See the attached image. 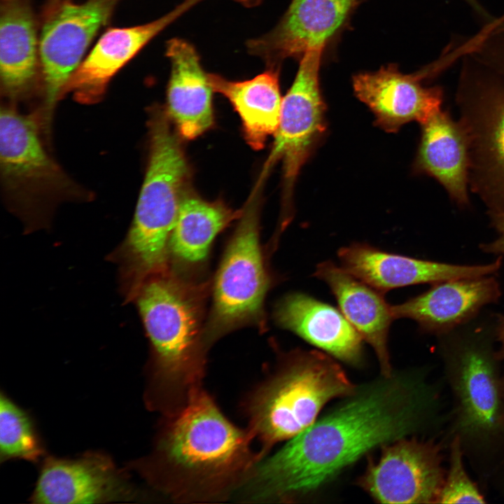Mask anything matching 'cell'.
<instances>
[{"mask_svg":"<svg viewBox=\"0 0 504 504\" xmlns=\"http://www.w3.org/2000/svg\"><path fill=\"white\" fill-rule=\"evenodd\" d=\"M491 224L498 232V238L494 241L483 244V251L493 254H504V211L489 214Z\"/></svg>","mask_w":504,"mask_h":504,"instance_id":"obj_29","label":"cell"},{"mask_svg":"<svg viewBox=\"0 0 504 504\" xmlns=\"http://www.w3.org/2000/svg\"><path fill=\"white\" fill-rule=\"evenodd\" d=\"M276 323L334 358L351 365L363 360V338L340 310L302 293L282 298L274 311Z\"/></svg>","mask_w":504,"mask_h":504,"instance_id":"obj_18","label":"cell"},{"mask_svg":"<svg viewBox=\"0 0 504 504\" xmlns=\"http://www.w3.org/2000/svg\"><path fill=\"white\" fill-rule=\"evenodd\" d=\"M500 295L493 275L450 279L433 284L426 292L392 305V312L395 319H412L420 330L440 336L476 317Z\"/></svg>","mask_w":504,"mask_h":504,"instance_id":"obj_15","label":"cell"},{"mask_svg":"<svg viewBox=\"0 0 504 504\" xmlns=\"http://www.w3.org/2000/svg\"><path fill=\"white\" fill-rule=\"evenodd\" d=\"M201 0H186L174 10L142 25L113 28L97 41L66 83L61 97L73 93L83 103L99 99L113 76L153 38Z\"/></svg>","mask_w":504,"mask_h":504,"instance_id":"obj_16","label":"cell"},{"mask_svg":"<svg viewBox=\"0 0 504 504\" xmlns=\"http://www.w3.org/2000/svg\"><path fill=\"white\" fill-rule=\"evenodd\" d=\"M135 498L133 487L104 455L78 458H48L31 501L35 503H99Z\"/></svg>","mask_w":504,"mask_h":504,"instance_id":"obj_13","label":"cell"},{"mask_svg":"<svg viewBox=\"0 0 504 504\" xmlns=\"http://www.w3.org/2000/svg\"><path fill=\"white\" fill-rule=\"evenodd\" d=\"M466 3H468L478 13L479 15L484 18H488V14L484 10V9L482 8V6L479 4L477 0H464Z\"/></svg>","mask_w":504,"mask_h":504,"instance_id":"obj_31","label":"cell"},{"mask_svg":"<svg viewBox=\"0 0 504 504\" xmlns=\"http://www.w3.org/2000/svg\"><path fill=\"white\" fill-rule=\"evenodd\" d=\"M338 257L342 268L384 293L419 284L493 275L502 265L501 256L489 264L455 265L391 253L360 242L342 247Z\"/></svg>","mask_w":504,"mask_h":504,"instance_id":"obj_12","label":"cell"},{"mask_svg":"<svg viewBox=\"0 0 504 504\" xmlns=\"http://www.w3.org/2000/svg\"><path fill=\"white\" fill-rule=\"evenodd\" d=\"M421 127L415 172L435 178L459 206H469V146L462 124L441 109Z\"/></svg>","mask_w":504,"mask_h":504,"instance_id":"obj_21","label":"cell"},{"mask_svg":"<svg viewBox=\"0 0 504 504\" xmlns=\"http://www.w3.org/2000/svg\"><path fill=\"white\" fill-rule=\"evenodd\" d=\"M271 280L260 242L257 191L242 209L214 279L206 342L245 325H264Z\"/></svg>","mask_w":504,"mask_h":504,"instance_id":"obj_8","label":"cell"},{"mask_svg":"<svg viewBox=\"0 0 504 504\" xmlns=\"http://www.w3.org/2000/svg\"><path fill=\"white\" fill-rule=\"evenodd\" d=\"M323 49L314 48L302 55L294 82L283 98L279 127L262 174L264 176L281 160L289 193L325 130V104L318 80Z\"/></svg>","mask_w":504,"mask_h":504,"instance_id":"obj_9","label":"cell"},{"mask_svg":"<svg viewBox=\"0 0 504 504\" xmlns=\"http://www.w3.org/2000/svg\"><path fill=\"white\" fill-rule=\"evenodd\" d=\"M358 484L382 503H435L444 479L442 456L431 441L403 438L382 447Z\"/></svg>","mask_w":504,"mask_h":504,"instance_id":"obj_10","label":"cell"},{"mask_svg":"<svg viewBox=\"0 0 504 504\" xmlns=\"http://www.w3.org/2000/svg\"><path fill=\"white\" fill-rule=\"evenodd\" d=\"M208 78L213 90L225 96L239 114L248 144L262 148L279 125L283 98L278 72L272 69L244 81L214 74H208Z\"/></svg>","mask_w":504,"mask_h":504,"instance_id":"obj_23","label":"cell"},{"mask_svg":"<svg viewBox=\"0 0 504 504\" xmlns=\"http://www.w3.org/2000/svg\"><path fill=\"white\" fill-rule=\"evenodd\" d=\"M284 364L251 406L252 431L267 446L293 438L318 419L328 402L357 387L326 353L296 350Z\"/></svg>","mask_w":504,"mask_h":504,"instance_id":"obj_6","label":"cell"},{"mask_svg":"<svg viewBox=\"0 0 504 504\" xmlns=\"http://www.w3.org/2000/svg\"><path fill=\"white\" fill-rule=\"evenodd\" d=\"M357 0H293L280 23L248 43L250 52L268 63L324 47Z\"/></svg>","mask_w":504,"mask_h":504,"instance_id":"obj_17","label":"cell"},{"mask_svg":"<svg viewBox=\"0 0 504 504\" xmlns=\"http://www.w3.org/2000/svg\"><path fill=\"white\" fill-rule=\"evenodd\" d=\"M496 337L500 343L499 354L504 357V316L500 314L496 315Z\"/></svg>","mask_w":504,"mask_h":504,"instance_id":"obj_30","label":"cell"},{"mask_svg":"<svg viewBox=\"0 0 504 504\" xmlns=\"http://www.w3.org/2000/svg\"><path fill=\"white\" fill-rule=\"evenodd\" d=\"M245 6H253L257 4L260 0H235Z\"/></svg>","mask_w":504,"mask_h":504,"instance_id":"obj_32","label":"cell"},{"mask_svg":"<svg viewBox=\"0 0 504 504\" xmlns=\"http://www.w3.org/2000/svg\"><path fill=\"white\" fill-rule=\"evenodd\" d=\"M166 55L171 62L166 111L180 136L192 140L214 124V90L192 45L172 38L167 43Z\"/></svg>","mask_w":504,"mask_h":504,"instance_id":"obj_22","label":"cell"},{"mask_svg":"<svg viewBox=\"0 0 504 504\" xmlns=\"http://www.w3.org/2000/svg\"><path fill=\"white\" fill-rule=\"evenodd\" d=\"M170 121L161 108L150 118L148 167L122 252L133 290L167 271L170 237L188 193L189 168Z\"/></svg>","mask_w":504,"mask_h":504,"instance_id":"obj_2","label":"cell"},{"mask_svg":"<svg viewBox=\"0 0 504 504\" xmlns=\"http://www.w3.org/2000/svg\"><path fill=\"white\" fill-rule=\"evenodd\" d=\"M118 1L88 0L83 4L66 1L44 24L39 53L48 125L66 83L81 63L99 28L109 20Z\"/></svg>","mask_w":504,"mask_h":504,"instance_id":"obj_11","label":"cell"},{"mask_svg":"<svg viewBox=\"0 0 504 504\" xmlns=\"http://www.w3.org/2000/svg\"><path fill=\"white\" fill-rule=\"evenodd\" d=\"M43 449L28 415L3 393L0 397V459L37 461Z\"/></svg>","mask_w":504,"mask_h":504,"instance_id":"obj_26","label":"cell"},{"mask_svg":"<svg viewBox=\"0 0 504 504\" xmlns=\"http://www.w3.org/2000/svg\"><path fill=\"white\" fill-rule=\"evenodd\" d=\"M200 291L168 271L149 278L136 297L153 356L156 388L174 400L198 389L206 343Z\"/></svg>","mask_w":504,"mask_h":504,"instance_id":"obj_3","label":"cell"},{"mask_svg":"<svg viewBox=\"0 0 504 504\" xmlns=\"http://www.w3.org/2000/svg\"><path fill=\"white\" fill-rule=\"evenodd\" d=\"M461 442L456 436L451 445L449 467L438 496V503H484V498L468 475Z\"/></svg>","mask_w":504,"mask_h":504,"instance_id":"obj_27","label":"cell"},{"mask_svg":"<svg viewBox=\"0 0 504 504\" xmlns=\"http://www.w3.org/2000/svg\"><path fill=\"white\" fill-rule=\"evenodd\" d=\"M159 451L183 491L217 489L252 463L248 435L231 424L199 389L167 427Z\"/></svg>","mask_w":504,"mask_h":504,"instance_id":"obj_5","label":"cell"},{"mask_svg":"<svg viewBox=\"0 0 504 504\" xmlns=\"http://www.w3.org/2000/svg\"><path fill=\"white\" fill-rule=\"evenodd\" d=\"M0 19V76L6 94L17 96L34 83L37 40L32 11L24 0H2Z\"/></svg>","mask_w":504,"mask_h":504,"instance_id":"obj_24","label":"cell"},{"mask_svg":"<svg viewBox=\"0 0 504 504\" xmlns=\"http://www.w3.org/2000/svg\"><path fill=\"white\" fill-rule=\"evenodd\" d=\"M314 276L330 288L340 311L363 340L373 349L380 366L381 374H391L388 337L395 319L392 305L384 293L370 286L331 261L318 264Z\"/></svg>","mask_w":504,"mask_h":504,"instance_id":"obj_20","label":"cell"},{"mask_svg":"<svg viewBox=\"0 0 504 504\" xmlns=\"http://www.w3.org/2000/svg\"><path fill=\"white\" fill-rule=\"evenodd\" d=\"M430 72L405 74L389 65L355 76L353 87L358 98L374 113L376 125L394 132L412 121L421 125L442 109V88L421 83Z\"/></svg>","mask_w":504,"mask_h":504,"instance_id":"obj_14","label":"cell"},{"mask_svg":"<svg viewBox=\"0 0 504 504\" xmlns=\"http://www.w3.org/2000/svg\"><path fill=\"white\" fill-rule=\"evenodd\" d=\"M468 141L469 186L489 214L504 211V78L464 55L456 94Z\"/></svg>","mask_w":504,"mask_h":504,"instance_id":"obj_7","label":"cell"},{"mask_svg":"<svg viewBox=\"0 0 504 504\" xmlns=\"http://www.w3.org/2000/svg\"><path fill=\"white\" fill-rule=\"evenodd\" d=\"M481 55L484 64L504 78V22L495 23L488 31Z\"/></svg>","mask_w":504,"mask_h":504,"instance_id":"obj_28","label":"cell"},{"mask_svg":"<svg viewBox=\"0 0 504 504\" xmlns=\"http://www.w3.org/2000/svg\"><path fill=\"white\" fill-rule=\"evenodd\" d=\"M496 315H478L440 335L455 398V427L461 444L494 445L504 435V381L494 351Z\"/></svg>","mask_w":504,"mask_h":504,"instance_id":"obj_4","label":"cell"},{"mask_svg":"<svg viewBox=\"0 0 504 504\" xmlns=\"http://www.w3.org/2000/svg\"><path fill=\"white\" fill-rule=\"evenodd\" d=\"M435 398L419 375L394 371L358 386L252 471L246 498L291 501L318 490L370 451L421 431Z\"/></svg>","mask_w":504,"mask_h":504,"instance_id":"obj_1","label":"cell"},{"mask_svg":"<svg viewBox=\"0 0 504 504\" xmlns=\"http://www.w3.org/2000/svg\"><path fill=\"white\" fill-rule=\"evenodd\" d=\"M241 211L223 202H209L188 192L181 204L169 239V254L187 264L203 262L217 234Z\"/></svg>","mask_w":504,"mask_h":504,"instance_id":"obj_25","label":"cell"},{"mask_svg":"<svg viewBox=\"0 0 504 504\" xmlns=\"http://www.w3.org/2000/svg\"><path fill=\"white\" fill-rule=\"evenodd\" d=\"M0 169L6 188L16 192L62 188L66 182L44 150L34 118L4 107L0 115Z\"/></svg>","mask_w":504,"mask_h":504,"instance_id":"obj_19","label":"cell"}]
</instances>
